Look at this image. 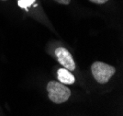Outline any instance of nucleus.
<instances>
[{"mask_svg": "<svg viewBox=\"0 0 123 116\" xmlns=\"http://www.w3.org/2000/svg\"><path fill=\"white\" fill-rule=\"evenodd\" d=\"M46 89L49 99L57 104L65 102L71 96V90L61 82L50 81Z\"/></svg>", "mask_w": 123, "mask_h": 116, "instance_id": "obj_1", "label": "nucleus"}, {"mask_svg": "<svg viewBox=\"0 0 123 116\" xmlns=\"http://www.w3.org/2000/svg\"><path fill=\"white\" fill-rule=\"evenodd\" d=\"M91 72L99 84H106L115 74V67L103 62H95L91 66Z\"/></svg>", "mask_w": 123, "mask_h": 116, "instance_id": "obj_2", "label": "nucleus"}, {"mask_svg": "<svg viewBox=\"0 0 123 116\" xmlns=\"http://www.w3.org/2000/svg\"><path fill=\"white\" fill-rule=\"evenodd\" d=\"M55 55L58 62L65 69L69 71H74L75 69V63L72 55L64 47H58L55 50Z\"/></svg>", "mask_w": 123, "mask_h": 116, "instance_id": "obj_3", "label": "nucleus"}, {"mask_svg": "<svg viewBox=\"0 0 123 116\" xmlns=\"http://www.w3.org/2000/svg\"><path fill=\"white\" fill-rule=\"evenodd\" d=\"M57 74H58L57 77H58L59 81L62 84H64V85H72L75 81V78H74V75H72L70 73V71L65 69V68L59 69Z\"/></svg>", "mask_w": 123, "mask_h": 116, "instance_id": "obj_4", "label": "nucleus"}, {"mask_svg": "<svg viewBox=\"0 0 123 116\" xmlns=\"http://www.w3.org/2000/svg\"><path fill=\"white\" fill-rule=\"evenodd\" d=\"M35 0H19L18 1V6L23 7V8H27L29 6H31Z\"/></svg>", "mask_w": 123, "mask_h": 116, "instance_id": "obj_5", "label": "nucleus"}, {"mask_svg": "<svg viewBox=\"0 0 123 116\" xmlns=\"http://www.w3.org/2000/svg\"><path fill=\"white\" fill-rule=\"evenodd\" d=\"M90 2L95 3V4H98V5H101V4H105L107 3L108 0H89Z\"/></svg>", "mask_w": 123, "mask_h": 116, "instance_id": "obj_6", "label": "nucleus"}, {"mask_svg": "<svg viewBox=\"0 0 123 116\" xmlns=\"http://www.w3.org/2000/svg\"><path fill=\"white\" fill-rule=\"evenodd\" d=\"M54 1H56V2H58L59 4H62V5H69L70 2H71V0H54Z\"/></svg>", "mask_w": 123, "mask_h": 116, "instance_id": "obj_7", "label": "nucleus"}, {"mask_svg": "<svg viewBox=\"0 0 123 116\" xmlns=\"http://www.w3.org/2000/svg\"><path fill=\"white\" fill-rule=\"evenodd\" d=\"M1 1H7V0H1Z\"/></svg>", "mask_w": 123, "mask_h": 116, "instance_id": "obj_8", "label": "nucleus"}]
</instances>
